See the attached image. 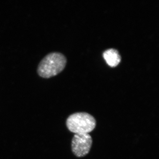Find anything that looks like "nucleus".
Instances as JSON below:
<instances>
[{"mask_svg": "<svg viewBox=\"0 0 159 159\" xmlns=\"http://www.w3.org/2000/svg\"><path fill=\"white\" fill-rule=\"evenodd\" d=\"M103 57L107 64L112 67L117 66L121 61V56L118 51L115 49L106 50L103 53Z\"/></svg>", "mask_w": 159, "mask_h": 159, "instance_id": "nucleus-4", "label": "nucleus"}, {"mask_svg": "<svg viewBox=\"0 0 159 159\" xmlns=\"http://www.w3.org/2000/svg\"><path fill=\"white\" fill-rule=\"evenodd\" d=\"M67 127L75 134H87L94 130L96 120L86 112L75 113L69 116L66 122Z\"/></svg>", "mask_w": 159, "mask_h": 159, "instance_id": "nucleus-2", "label": "nucleus"}, {"mask_svg": "<svg viewBox=\"0 0 159 159\" xmlns=\"http://www.w3.org/2000/svg\"><path fill=\"white\" fill-rule=\"evenodd\" d=\"M92 144L93 139L89 134H75L71 143L72 152L78 157L85 156L89 152Z\"/></svg>", "mask_w": 159, "mask_h": 159, "instance_id": "nucleus-3", "label": "nucleus"}, {"mask_svg": "<svg viewBox=\"0 0 159 159\" xmlns=\"http://www.w3.org/2000/svg\"><path fill=\"white\" fill-rule=\"evenodd\" d=\"M66 62V58L61 53H49L44 57L39 64L38 74L43 78H49L54 77L64 69Z\"/></svg>", "mask_w": 159, "mask_h": 159, "instance_id": "nucleus-1", "label": "nucleus"}]
</instances>
